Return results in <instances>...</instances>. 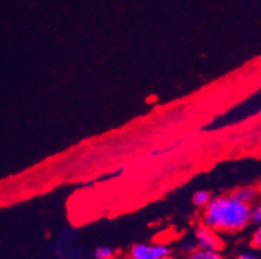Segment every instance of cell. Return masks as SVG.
I'll return each instance as SVG.
<instances>
[{"label": "cell", "instance_id": "cell-4", "mask_svg": "<svg viewBox=\"0 0 261 259\" xmlns=\"http://www.w3.org/2000/svg\"><path fill=\"white\" fill-rule=\"evenodd\" d=\"M231 194L237 199H239L241 203L247 204V205H252L258 197V189L253 187V185H244V187L237 188Z\"/></svg>", "mask_w": 261, "mask_h": 259}, {"label": "cell", "instance_id": "cell-8", "mask_svg": "<svg viewBox=\"0 0 261 259\" xmlns=\"http://www.w3.org/2000/svg\"><path fill=\"white\" fill-rule=\"evenodd\" d=\"M116 251L113 250L111 246H98L94 250V258L95 259H115Z\"/></svg>", "mask_w": 261, "mask_h": 259}, {"label": "cell", "instance_id": "cell-3", "mask_svg": "<svg viewBox=\"0 0 261 259\" xmlns=\"http://www.w3.org/2000/svg\"><path fill=\"white\" fill-rule=\"evenodd\" d=\"M195 241L196 248L204 249V250L220 251L222 249V240L218 236L217 232L207 225L200 224L195 229Z\"/></svg>", "mask_w": 261, "mask_h": 259}, {"label": "cell", "instance_id": "cell-2", "mask_svg": "<svg viewBox=\"0 0 261 259\" xmlns=\"http://www.w3.org/2000/svg\"><path fill=\"white\" fill-rule=\"evenodd\" d=\"M170 255V248L164 242H137L127 253V259H161Z\"/></svg>", "mask_w": 261, "mask_h": 259}, {"label": "cell", "instance_id": "cell-10", "mask_svg": "<svg viewBox=\"0 0 261 259\" xmlns=\"http://www.w3.org/2000/svg\"><path fill=\"white\" fill-rule=\"evenodd\" d=\"M251 244L255 249L257 250H261V224H258V227L256 228L255 232L252 234V237H251Z\"/></svg>", "mask_w": 261, "mask_h": 259}, {"label": "cell", "instance_id": "cell-5", "mask_svg": "<svg viewBox=\"0 0 261 259\" xmlns=\"http://www.w3.org/2000/svg\"><path fill=\"white\" fill-rule=\"evenodd\" d=\"M72 244L73 242L61 241L55 249V254L60 259H82V253L77 248H72Z\"/></svg>", "mask_w": 261, "mask_h": 259}, {"label": "cell", "instance_id": "cell-6", "mask_svg": "<svg viewBox=\"0 0 261 259\" xmlns=\"http://www.w3.org/2000/svg\"><path fill=\"white\" fill-rule=\"evenodd\" d=\"M185 259H224L220 251L204 250V249L196 248L195 250L187 254Z\"/></svg>", "mask_w": 261, "mask_h": 259}, {"label": "cell", "instance_id": "cell-11", "mask_svg": "<svg viewBox=\"0 0 261 259\" xmlns=\"http://www.w3.org/2000/svg\"><path fill=\"white\" fill-rule=\"evenodd\" d=\"M196 249V244L195 241H185L184 244L181 245V250L184 251L185 254H190L191 251H194Z\"/></svg>", "mask_w": 261, "mask_h": 259}, {"label": "cell", "instance_id": "cell-13", "mask_svg": "<svg viewBox=\"0 0 261 259\" xmlns=\"http://www.w3.org/2000/svg\"><path fill=\"white\" fill-rule=\"evenodd\" d=\"M161 259H177V258H174V256H172V255H168V256H164V258H161Z\"/></svg>", "mask_w": 261, "mask_h": 259}, {"label": "cell", "instance_id": "cell-7", "mask_svg": "<svg viewBox=\"0 0 261 259\" xmlns=\"http://www.w3.org/2000/svg\"><path fill=\"white\" fill-rule=\"evenodd\" d=\"M211 199H212V196L208 191H198L195 192V194L192 196V203L196 208H205L208 205Z\"/></svg>", "mask_w": 261, "mask_h": 259}, {"label": "cell", "instance_id": "cell-1", "mask_svg": "<svg viewBox=\"0 0 261 259\" xmlns=\"http://www.w3.org/2000/svg\"><path fill=\"white\" fill-rule=\"evenodd\" d=\"M201 224L216 232L236 234L251 223V205L241 203L232 194L212 197L204 208Z\"/></svg>", "mask_w": 261, "mask_h": 259}, {"label": "cell", "instance_id": "cell-12", "mask_svg": "<svg viewBox=\"0 0 261 259\" xmlns=\"http://www.w3.org/2000/svg\"><path fill=\"white\" fill-rule=\"evenodd\" d=\"M237 259H261V256H258L257 254L255 253H243Z\"/></svg>", "mask_w": 261, "mask_h": 259}, {"label": "cell", "instance_id": "cell-9", "mask_svg": "<svg viewBox=\"0 0 261 259\" xmlns=\"http://www.w3.org/2000/svg\"><path fill=\"white\" fill-rule=\"evenodd\" d=\"M251 223L261 224V201L255 206H251Z\"/></svg>", "mask_w": 261, "mask_h": 259}]
</instances>
